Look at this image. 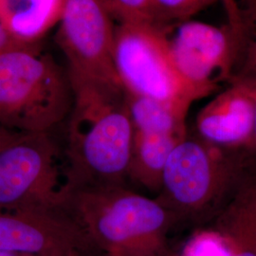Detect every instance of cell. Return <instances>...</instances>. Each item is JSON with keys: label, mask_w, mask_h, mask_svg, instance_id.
<instances>
[{"label": "cell", "mask_w": 256, "mask_h": 256, "mask_svg": "<svg viewBox=\"0 0 256 256\" xmlns=\"http://www.w3.org/2000/svg\"><path fill=\"white\" fill-rule=\"evenodd\" d=\"M70 81L64 154L70 188L126 185L134 128L124 88Z\"/></svg>", "instance_id": "1"}, {"label": "cell", "mask_w": 256, "mask_h": 256, "mask_svg": "<svg viewBox=\"0 0 256 256\" xmlns=\"http://www.w3.org/2000/svg\"><path fill=\"white\" fill-rule=\"evenodd\" d=\"M64 208L100 256H170L168 236L178 224L156 198L126 185L72 189Z\"/></svg>", "instance_id": "2"}, {"label": "cell", "mask_w": 256, "mask_h": 256, "mask_svg": "<svg viewBox=\"0 0 256 256\" xmlns=\"http://www.w3.org/2000/svg\"><path fill=\"white\" fill-rule=\"evenodd\" d=\"M72 104L68 72L40 44L0 54V126L19 134L52 133Z\"/></svg>", "instance_id": "3"}, {"label": "cell", "mask_w": 256, "mask_h": 256, "mask_svg": "<svg viewBox=\"0 0 256 256\" xmlns=\"http://www.w3.org/2000/svg\"><path fill=\"white\" fill-rule=\"evenodd\" d=\"M247 152L224 150L187 135L168 158L156 198L178 223L204 226L236 176Z\"/></svg>", "instance_id": "4"}, {"label": "cell", "mask_w": 256, "mask_h": 256, "mask_svg": "<svg viewBox=\"0 0 256 256\" xmlns=\"http://www.w3.org/2000/svg\"><path fill=\"white\" fill-rule=\"evenodd\" d=\"M114 58L126 92L164 102L186 115L194 102L214 92L184 76L174 61L167 30L153 23L119 22Z\"/></svg>", "instance_id": "5"}, {"label": "cell", "mask_w": 256, "mask_h": 256, "mask_svg": "<svg viewBox=\"0 0 256 256\" xmlns=\"http://www.w3.org/2000/svg\"><path fill=\"white\" fill-rule=\"evenodd\" d=\"M70 191L52 133L20 134L0 150V212L62 209Z\"/></svg>", "instance_id": "6"}, {"label": "cell", "mask_w": 256, "mask_h": 256, "mask_svg": "<svg viewBox=\"0 0 256 256\" xmlns=\"http://www.w3.org/2000/svg\"><path fill=\"white\" fill-rule=\"evenodd\" d=\"M114 18L99 0H66L55 41L70 80L124 88L114 58Z\"/></svg>", "instance_id": "7"}, {"label": "cell", "mask_w": 256, "mask_h": 256, "mask_svg": "<svg viewBox=\"0 0 256 256\" xmlns=\"http://www.w3.org/2000/svg\"><path fill=\"white\" fill-rule=\"evenodd\" d=\"M0 252L36 256H100L66 208L0 212Z\"/></svg>", "instance_id": "8"}, {"label": "cell", "mask_w": 256, "mask_h": 256, "mask_svg": "<svg viewBox=\"0 0 256 256\" xmlns=\"http://www.w3.org/2000/svg\"><path fill=\"white\" fill-rule=\"evenodd\" d=\"M241 32L229 24L216 27L186 21L170 39L171 50L180 72L192 82L214 92L220 82H230L238 63Z\"/></svg>", "instance_id": "9"}, {"label": "cell", "mask_w": 256, "mask_h": 256, "mask_svg": "<svg viewBox=\"0 0 256 256\" xmlns=\"http://www.w3.org/2000/svg\"><path fill=\"white\" fill-rule=\"evenodd\" d=\"M256 88L230 81L202 108L196 119V137L228 151H248L256 120Z\"/></svg>", "instance_id": "10"}, {"label": "cell", "mask_w": 256, "mask_h": 256, "mask_svg": "<svg viewBox=\"0 0 256 256\" xmlns=\"http://www.w3.org/2000/svg\"><path fill=\"white\" fill-rule=\"evenodd\" d=\"M220 238L227 256H256V156H247L204 225Z\"/></svg>", "instance_id": "11"}, {"label": "cell", "mask_w": 256, "mask_h": 256, "mask_svg": "<svg viewBox=\"0 0 256 256\" xmlns=\"http://www.w3.org/2000/svg\"><path fill=\"white\" fill-rule=\"evenodd\" d=\"M66 0H0V24L18 41L36 45L58 25Z\"/></svg>", "instance_id": "12"}, {"label": "cell", "mask_w": 256, "mask_h": 256, "mask_svg": "<svg viewBox=\"0 0 256 256\" xmlns=\"http://www.w3.org/2000/svg\"><path fill=\"white\" fill-rule=\"evenodd\" d=\"M187 135H149L134 132L128 180L160 192L168 158Z\"/></svg>", "instance_id": "13"}, {"label": "cell", "mask_w": 256, "mask_h": 256, "mask_svg": "<svg viewBox=\"0 0 256 256\" xmlns=\"http://www.w3.org/2000/svg\"><path fill=\"white\" fill-rule=\"evenodd\" d=\"M134 132L149 135H187V115L162 102L126 92Z\"/></svg>", "instance_id": "14"}, {"label": "cell", "mask_w": 256, "mask_h": 256, "mask_svg": "<svg viewBox=\"0 0 256 256\" xmlns=\"http://www.w3.org/2000/svg\"><path fill=\"white\" fill-rule=\"evenodd\" d=\"M230 81L256 88V8L243 12L240 50Z\"/></svg>", "instance_id": "15"}, {"label": "cell", "mask_w": 256, "mask_h": 256, "mask_svg": "<svg viewBox=\"0 0 256 256\" xmlns=\"http://www.w3.org/2000/svg\"><path fill=\"white\" fill-rule=\"evenodd\" d=\"M221 0H151L152 22L169 30L174 24H182L214 3Z\"/></svg>", "instance_id": "16"}, {"label": "cell", "mask_w": 256, "mask_h": 256, "mask_svg": "<svg viewBox=\"0 0 256 256\" xmlns=\"http://www.w3.org/2000/svg\"><path fill=\"white\" fill-rule=\"evenodd\" d=\"M117 22H152L151 0H112Z\"/></svg>", "instance_id": "17"}, {"label": "cell", "mask_w": 256, "mask_h": 256, "mask_svg": "<svg viewBox=\"0 0 256 256\" xmlns=\"http://www.w3.org/2000/svg\"><path fill=\"white\" fill-rule=\"evenodd\" d=\"M36 45H39V44H36ZM36 45H28V44L19 42L16 38L12 36L9 32L5 30V28L0 24V54L10 52V50L36 46Z\"/></svg>", "instance_id": "18"}, {"label": "cell", "mask_w": 256, "mask_h": 256, "mask_svg": "<svg viewBox=\"0 0 256 256\" xmlns=\"http://www.w3.org/2000/svg\"><path fill=\"white\" fill-rule=\"evenodd\" d=\"M227 16L230 18H236L240 12L238 0H221Z\"/></svg>", "instance_id": "19"}, {"label": "cell", "mask_w": 256, "mask_h": 256, "mask_svg": "<svg viewBox=\"0 0 256 256\" xmlns=\"http://www.w3.org/2000/svg\"><path fill=\"white\" fill-rule=\"evenodd\" d=\"M19 133L12 132L6 128L0 126V150L3 149L7 144H9L10 142H12L16 138L18 137Z\"/></svg>", "instance_id": "20"}, {"label": "cell", "mask_w": 256, "mask_h": 256, "mask_svg": "<svg viewBox=\"0 0 256 256\" xmlns=\"http://www.w3.org/2000/svg\"><path fill=\"white\" fill-rule=\"evenodd\" d=\"M240 7L243 12L256 9V0H241Z\"/></svg>", "instance_id": "21"}, {"label": "cell", "mask_w": 256, "mask_h": 256, "mask_svg": "<svg viewBox=\"0 0 256 256\" xmlns=\"http://www.w3.org/2000/svg\"><path fill=\"white\" fill-rule=\"evenodd\" d=\"M99 1L108 9V10L110 12V14L112 16V18H114V6H113L112 0H99Z\"/></svg>", "instance_id": "22"}, {"label": "cell", "mask_w": 256, "mask_h": 256, "mask_svg": "<svg viewBox=\"0 0 256 256\" xmlns=\"http://www.w3.org/2000/svg\"><path fill=\"white\" fill-rule=\"evenodd\" d=\"M250 152L252 154L256 156V120H254V140H252V144L250 147Z\"/></svg>", "instance_id": "23"}, {"label": "cell", "mask_w": 256, "mask_h": 256, "mask_svg": "<svg viewBox=\"0 0 256 256\" xmlns=\"http://www.w3.org/2000/svg\"><path fill=\"white\" fill-rule=\"evenodd\" d=\"M0 256H36L22 252H0Z\"/></svg>", "instance_id": "24"}]
</instances>
